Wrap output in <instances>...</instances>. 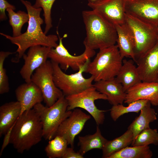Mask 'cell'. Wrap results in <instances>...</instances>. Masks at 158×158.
I'll list each match as a JSON object with an SVG mask.
<instances>
[{"label": "cell", "instance_id": "obj_1", "mask_svg": "<svg viewBox=\"0 0 158 158\" xmlns=\"http://www.w3.org/2000/svg\"><path fill=\"white\" fill-rule=\"evenodd\" d=\"M20 0L26 7L29 16L26 31L16 37L0 33L1 35L17 46L16 51L17 55L13 60V61L15 62H18L26 50L31 47L40 45L51 48L56 47L58 45L57 42L59 39L56 35H47L43 32L41 25L44 23V21L40 16L42 8H35L29 1Z\"/></svg>", "mask_w": 158, "mask_h": 158}, {"label": "cell", "instance_id": "obj_2", "mask_svg": "<svg viewBox=\"0 0 158 158\" xmlns=\"http://www.w3.org/2000/svg\"><path fill=\"white\" fill-rule=\"evenodd\" d=\"M82 14L86 31L85 49L99 50L115 44L117 36L114 24L92 10Z\"/></svg>", "mask_w": 158, "mask_h": 158}, {"label": "cell", "instance_id": "obj_3", "mask_svg": "<svg viewBox=\"0 0 158 158\" xmlns=\"http://www.w3.org/2000/svg\"><path fill=\"white\" fill-rule=\"evenodd\" d=\"M42 138V124L33 108L18 118L12 130L10 143L18 152L23 153L39 143Z\"/></svg>", "mask_w": 158, "mask_h": 158}, {"label": "cell", "instance_id": "obj_4", "mask_svg": "<svg viewBox=\"0 0 158 158\" xmlns=\"http://www.w3.org/2000/svg\"><path fill=\"white\" fill-rule=\"evenodd\" d=\"M123 59L117 45L99 49L93 60L88 63L85 72L90 74L95 82L116 77Z\"/></svg>", "mask_w": 158, "mask_h": 158}, {"label": "cell", "instance_id": "obj_5", "mask_svg": "<svg viewBox=\"0 0 158 158\" xmlns=\"http://www.w3.org/2000/svg\"><path fill=\"white\" fill-rule=\"evenodd\" d=\"M68 104L63 95L50 107L44 106L41 103L36 104L33 109L42 123L43 138L49 140L55 136L62 123L71 114V111H67Z\"/></svg>", "mask_w": 158, "mask_h": 158}, {"label": "cell", "instance_id": "obj_6", "mask_svg": "<svg viewBox=\"0 0 158 158\" xmlns=\"http://www.w3.org/2000/svg\"><path fill=\"white\" fill-rule=\"evenodd\" d=\"M126 23L135 42V62L150 50L158 40V26L126 13Z\"/></svg>", "mask_w": 158, "mask_h": 158}, {"label": "cell", "instance_id": "obj_7", "mask_svg": "<svg viewBox=\"0 0 158 158\" xmlns=\"http://www.w3.org/2000/svg\"><path fill=\"white\" fill-rule=\"evenodd\" d=\"M90 59L87 60L77 72L71 74L64 73L58 64L51 61L53 67V78L55 84L65 96L78 93L93 86L94 78L91 76L86 78L83 75L90 61Z\"/></svg>", "mask_w": 158, "mask_h": 158}, {"label": "cell", "instance_id": "obj_8", "mask_svg": "<svg viewBox=\"0 0 158 158\" xmlns=\"http://www.w3.org/2000/svg\"><path fill=\"white\" fill-rule=\"evenodd\" d=\"M65 97L68 104L67 111H71L77 108H82L92 117L97 126L103 123L104 113L107 110L98 109L95 101L99 99L107 100V97L97 91L93 86L78 93L65 96Z\"/></svg>", "mask_w": 158, "mask_h": 158}, {"label": "cell", "instance_id": "obj_9", "mask_svg": "<svg viewBox=\"0 0 158 158\" xmlns=\"http://www.w3.org/2000/svg\"><path fill=\"white\" fill-rule=\"evenodd\" d=\"M53 69L51 61L47 60L32 74L31 81L41 90L46 106L50 107L64 95L55 85L53 78Z\"/></svg>", "mask_w": 158, "mask_h": 158}, {"label": "cell", "instance_id": "obj_10", "mask_svg": "<svg viewBox=\"0 0 158 158\" xmlns=\"http://www.w3.org/2000/svg\"><path fill=\"white\" fill-rule=\"evenodd\" d=\"M56 32L59 38V43L56 47L51 48L48 58L51 62L58 64L62 69L66 70L70 68L74 71H78L87 60L95 55V50L86 49L80 55L75 56L71 54L63 44V38L60 37L57 31Z\"/></svg>", "mask_w": 158, "mask_h": 158}, {"label": "cell", "instance_id": "obj_11", "mask_svg": "<svg viewBox=\"0 0 158 158\" xmlns=\"http://www.w3.org/2000/svg\"><path fill=\"white\" fill-rule=\"evenodd\" d=\"M125 0H88V6L114 24L126 23Z\"/></svg>", "mask_w": 158, "mask_h": 158}, {"label": "cell", "instance_id": "obj_12", "mask_svg": "<svg viewBox=\"0 0 158 158\" xmlns=\"http://www.w3.org/2000/svg\"><path fill=\"white\" fill-rule=\"evenodd\" d=\"M126 13L158 26V0H125Z\"/></svg>", "mask_w": 158, "mask_h": 158}, {"label": "cell", "instance_id": "obj_13", "mask_svg": "<svg viewBox=\"0 0 158 158\" xmlns=\"http://www.w3.org/2000/svg\"><path fill=\"white\" fill-rule=\"evenodd\" d=\"M90 118V115L79 109H74L70 115L61 124L55 136L63 137L68 145L74 148L75 137L82 131L86 123Z\"/></svg>", "mask_w": 158, "mask_h": 158}, {"label": "cell", "instance_id": "obj_14", "mask_svg": "<svg viewBox=\"0 0 158 158\" xmlns=\"http://www.w3.org/2000/svg\"><path fill=\"white\" fill-rule=\"evenodd\" d=\"M51 48L40 45L33 46L29 48L27 54H23L24 63L20 73L25 82H31L34 71L47 61Z\"/></svg>", "mask_w": 158, "mask_h": 158}, {"label": "cell", "instance_id": "obj_15", "mask_svg": "<svg viewBox=\"0 0 158 158\" xmlns=\"http://www.w3.org/2000/svg\"><path fill=\"white\" fill-rule=\"evenodd\" d=\"M136 63L142 82H156L158 78V40L155 44Z\"/></svg>", "mask_w": 158, "mask_h": 158}, {"label": "cell", "instance_id": "obj_16", "mask_svg": "<svg viewBox=\"0 0 158 158\" xmlns=\"http://www.w3.org/2000/svg\"><path fill=\"white\" fill-rule=\"evenodd\" d=\"M124 102L128 104L138 100L149 101L154 106L158 105V82H141L128 90Z\"/></svg>", "mask_w": 158, "mask_h": 158}, {"label": "cell", "instance_id": "obj_17", "mask_svg": "<svg viewBox=\"0 0 158 158\" xmlns=\"http://www.w3.org/2000/svg\"><path fill=\"white\" fill-rule=\"evenodd\" d=\"M15 93L17 101L21 105L20 115L24 112L33 109L36 104L43 101L41 90L32 81L19 85L16 89Z\"/></svg>", "mask_w": 158, "mask_h": 158}, {"label": "cell", "instance_id": "obj_18", "mask_svg": "<svg viewBox=\"0 0 158 158\" xmlns=\"http://www.w3.org/2000/svg\"><path fill=\"white\" fill-rule=\"evenodd\" d=\"M93 86L97 91L107 97V100L112 105L123 104L125 100L126 92L116 77L95 82Z\"/></svg>", "mask_w": 158, "mask_h": 158}, {"label": "cell", "instance_id": "obj_19", "mask_svg": "<svg viewBox=\"0 0 158 158\" xmlns=\"http://www.w3.org/2000/svg\"><path fill=\"white\" fill-rule=\"evenodd\" d=\"M116 31L117 43L122 58H130L135 62V42L132 34L126 23L114 24Z\"/></svg>", "mask_w": 158, "mask_h": 158}, {"label": "cell", "instance_id": "obj_20", "mask_svg": "<svg viewBox=\"0 0 158 158\" xmlns=\"http://www.w3.org/2000/svg\"><path fill=\"white\" fill-rule=\"evenodd\" d=\"M21 111L20 104L17 101L6 103L0 106V137L14 125Z\"/></svg>", "mask_w": 158, "mask_h": 158}, {"label": "cell", "instance_id": "obj_21", "mask_svg": "<svg viewBox=\"0 0 158 158\" xmlns=\"http://www.w3.org/2000/svg\"><path fill=\"white\" fill-rule=\"evenodd\" d=\"M132 59L123 60L122 64L116 77L126 92L130 88L142 81L137 67Z\"/></svg>", "mask_w": 158, "mask_h": 158}, {"label": "cell", "instance_id": "obj_22", "mask_svg": "<svg viewBox=\"0 0 158 158\" xmlns=\"http://www.w3.org/2000/svg\"><path fill=\"white\" fill-rule=\"evenodd\" d=\"M151 104L149 101L141 110L139 115L135 118L128 127L133 133V140L140 132L150 128V123L157 119L155 111L151 108Z\"/></svg>", "mask_w": 158, "mask_h": 158}, {"label": "cell", "instance_id": "obj_23", "mask_svg": "<svg viewBox=\"0 0 158 158\" xmlns=\"http://www.w3.org/2000/svg\"><path fill=\"white\" fill-rule=\"evenodd\" d=\"M78 139V145L80 147L78 152L83 156L93 149L102 150L108 141L102 135L99 126H97L94 134L79 136Z\"/></svg>", "mask_w": 158, "mask_h": 158}, {"label": "cell", "instance_id": "obj_24", "mask_svg": "<svg viewBox=\"0 0 158 158\" xmlns=\"http://www.w3.org/2000/svg\"><path fill=\"white\" fill-rule=\"evenodd\" d=\"M133 136L131 130H127L122 135L113 140L107 141L102 149V157L108 158L111 155L131 145Z\"/></svg>", "mask_w": 158, "mask_h": 158}, {"label": "cell", "instance_id": "obj_25", "mask_svg": "<svg viewBox=\"0 0 158 158\" xmlns=\"http://www.w3.org/2000/svg\"><path fill=\"white\" fill-rule=\"evenodd\" d=\"M127 147L108 158H151L153 153L148 146Z\"/></svg>", "mask_w": 158, "mask_h": 158}, {"label": "cell", "instance_id": "obj_26", "mask_svg": "<svg viewBox=\"0 0 158 158\" xmlns=\"http://www.w3.org/2000/svg\"><path fill=\"white\" fill-rule=\"evenodd\" d=\"M149 101L146 99H140L133 102L127 107L122 104L112 105L110 110V114L112 119L116 121L121 116L130 112L137 113Z\"/></svg>", "mask_w": 158, "mask_h": 158}, {"label": "cell", "instance_id": "obj_27", "mask_svg": "<svg viewBox=\"0 0 158 158\" xmlns=\"http://www.w3.org/2000/svg\"><path fill=\"white\" fill-rule=\"evenodd\" d=\"M68 145L67 140L63 137L56 135L49 140L44 150L49 158H62Z\"/></svg>", "mask_w": 158, "mask_h": 158}, {"label": "cell", "instance_id": "obj_28", "mask_svg": "<svg viewBox=\"0 0 158 158\" xmlns=\"http://www.w3.org/2000/svg\"><path fill=\"white\" fill-rule=\"evenodd\" d=\"M9 18V22L13 30V36L14 37L19 36L22 34V28L24 24L28 22L29 16L24 11L19 10L16 12L11 8L6 10Z\"/></svg>", "mask_w": 158, "mask_h": 158}, {"label": "cell", "instance_id": "obj_29", "mask_svg": "<svg viewBox=\"0 0 158 158\" xmlns=\"http://www.w3.org/2000/svg\"><path fill=\"white\" fill-rule=\"evenodd\" d=\"M158 145L157 129L146 128L140 132L132 142V146H148L150 144Z\"/></svg>", "mask_w": 158, "mask_h": 158}, {"label": "cell", "instance_id": "obj_30", "mask_svg": "<svg viewBox=\"0 0 158 158\" xmlns=\"http://www.w3.org/2000/svg\"><path fill=\"white\" fill-rule=\"evenodd\" d=\"M56 0H36L33 6L36 8H41L43 11L45 24L44 33L46 34L52 27L51 18V10L54 2Z\"/></svg>", "mask_w": 158, "mask_h": 158}, {"label": "cell", "instance_id": "obj_31", "mask_svg": "<svg viewBox=\"0 0 158 158\" xmlns=\"http://www.w3.org/2000/svg\"><path fill=\"white\" fill-rule=\"evenodd\" d=\"M14 53L9 51H1L0 52V94L8 92L10 87L8 77L4 64L5 59Z\"/></svg>", "mask_w": 158, "mask_h": 158}, {"label": "cell", "instance_id": "obj_32", "mask_svg": "<svg viewBox=\"0 0 158 158\" xmlns=\"http://www.w3.org/2000/svg\"><path fill=\"white\" fill-rule=\"evenodd\" d=\"M9 8L16 9L15 7L9 3L6 0H0V20L1 21L6 20L7 19L5 11Z\"/></svg>", "mask_w": 158, "mask_h": 158}, {"label": "cell", "instance_id": "obj_33", "mask_svg": "<svg viewBox=\"0 0 158 158\" xmlns=\"http://www.w3.org/2000/svg\"><path fill=\"white\" fill-rule=\"evenodd\" d=\"M82 155L79 152H76L73 148L71 147H67L65 151L62 158H83Z\"/></svg>", "mask_w": 158, "mask_h": 158}, {"label": "cell", "instance_id": "obj_34", "mask_svg": "<svg viewBox=\"0 0 158 158\" xmlns=\"http://www.w3.org/2000/svg\"><path fill=\"white\" fill-rule=\"evenodd\" d=\"M14 125L11 127L4 134L5 135L0 150V156L2 155L4 149L8 144L10 143L11 132Z\"/></svg>", "mask_w": 158, "mask_h": 158}, {"label": "cell", "instance_id": "obj_35", "mask_svg": "<svg viewBox=\"0 0 158 158\" xmlns=\"http://www.w3.org/2000/svg\"><path fill=\"white\" fill-rule=\"evenodd\" d=\"M91 1H98V0H90Z\"/></svg>", "mask_w": 158, "mask_h": 158}, {"label": "cell", "instance_id": "obj_36", "mask_svg": "<svg viewBox=\"0 0 158 158\" xmlns=\"http://www.w3.org/2000/svg\"><path fill=\"white\" fill-rule=\"evenodd\" d=\"M156 82H158V78Z\"/></svg>", "mask_w": 158, "mask_h": 158}, {"label": "cell", "instance_id": "obj_37", "mask_svg": "<svg viewBox=\"0 0 158 158\" xmlns=\"http://www.w3.org/2000/svg\"></svg>", "mask_w": 158, "mask_h": 158}]
</instances>
